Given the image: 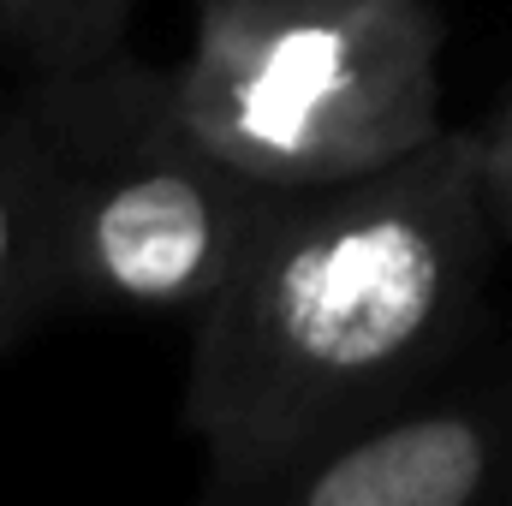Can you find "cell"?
<instances>
[{"label":"cell","mask_w":512,"mask_h":506,"mask_svg":"<svg viewBox=\"0 0 512 506\" xmlns=\"http://www.w3.org/2000/svg\"><path fill=\"white\" fill-rule=\"evenodd\" d=\"M495 239L477 131L459 126L382 173L292 191L191 322L179 411L203 501L256 506L298 459L405 405L471 328Z\"/></svg>","instance_id":"obj_1"},{"label":"cell","mask_w":512,"mask_h":506,"mask_svg":"<svg viewBox=\"0 0 512 506\" xmlns=\"http://www.w3.org/2000/svg\"><path fill=\"white\" fill-rule=\"evenodd\" d=\"M54 304L203 316L292 191L221 161L173 102L167 66L126 42L66 72H30Z\"/></svg>","instance_id":"obj_2"},{"label":"cell","mask_w":512,"mask_h":506,"mask_svg":"<svg viewBox=\"0 0 512 506\" xmlns=\"http://www.w3.org/2000/svg\"><path fill=\"white\" fill-rule=\"evenodd\" d=\"M447 18L429 0H191L173 102L280 191L346 185L435 143Z\"/></svg>","instance_id":"obj_3"},{"label":"cell","mask_w":512,"mask_h":506,"mask_svg":"<svg viewBox=\"0 0 512 506\" xmlns=\"http://www.w3.org/2000/svg\"><path fill=\"white\" fill-rule=\"evenodd\" d=\"M512 429L489 405H393L334 435L256 506H471L501 489Z\"/></svg>","instance_id":"obj_4"},{"label":"cell","mask_w":512,"mask_h":506,"mask_svg":"<svg viewBox=\"0 0 512 506\" xmlns=\"http://www.w3.org/2000/svg\"><path fill=\"white\" fill-rule=\"evenodd\" d=\"M42 310H54L42 155L24 120V102H12L0 108V358Z\"/></svg>","instance_id":"obj_5"},{"label":"cell","mask_w":512,"mask_h":506,"mask_svg":"<svg viewBox=\"0 0 512 506\" xmlns=\"http://www.w3.org/2000/svg\"><path fill=\"white\" fill-rule=\"evenodd\" d=\"M131 0H0V48L24 72H66L126 42Z\"/></svg>","instance_id":"obj_6"},{"label":"cell","mask_w":512,"mask_h":506,"mask_svg":"<svg viewBox=\"0 0 512 506\" xmlns=\"http://www.w3.org/2000/svg\"><path fill=\"white\" fill-rule=\"evenodd\" d=\"M477 179H483V203L495 233L512 239V96L501 102V114H489L477 126Z\"/></svg>","instance_id":"obj_7"}]
</instances>
